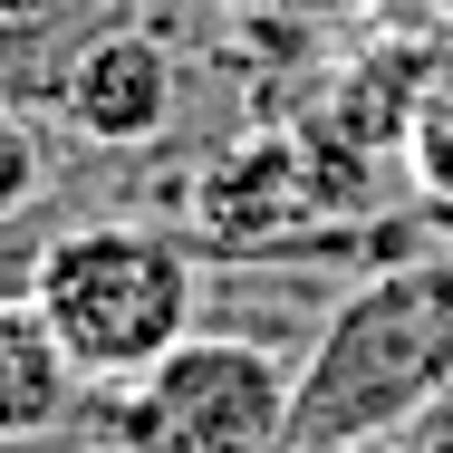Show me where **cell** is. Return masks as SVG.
Here are the masks:
<instances>
[{"mask_svg": "<svg viewBox=\"0 0 453 453\" xmlns=\"http://www.w3.org/2000/svg\"><path fill=\"white\" fill-rule=\"evenodd\" d=\"M453 395V261H395V271L357 280L319 348L299 357V395H289V444L348 453L386 434L395 415Z\"/></svg>", "mask_w": 453, "mask_h": 453, "instance_id": "6da1fadb", "label": "cell"}, {"mask_svg": "<svg viewBox=\"0 0 453 453\" xmlns=\"http://www.w3.org/2000/svg\"><path fill=\"white\" fill-rule=\"evenodd\" d=\"M193 242L155 222H78L58 242H39L29 261V309L58 328V348L78 357L88 386H126L145 366L193 338Z\"/></svg>", "mask_w": 453, "mask_h": 453, "instance_id": "7a4b0ae2", "label": "cell"}, {"mask_svg": "<svg viewBox=\"0 0 453 453\" xmlns=\"http://www.w3.org/2000/svg\"><path fill=\"white\" fill-rule=\"evenodd\" d=\"M299 366L271 338L193 328L183 348L116 386V453H280Z\"/></svg>", "mask_w": 453, "mask_h": 453, "instance_id": "3957f363", "label": "cell"}, {"mask_svg": "<svg viewBox=\"0 0 453 453\" xmlns=\"http://www.w3.org/2000/svg\"><path fill=\"white\" fill-rule=\"evenodd\" d=\"M58 106H68V126H78L88 145H155V135L174 126V106H183V68H174V49H165L155 29L106 19L88 49L68 58Z\"/></svg>", "mask_w": 453, "mask_h": 453, "instance_id": "277c9868", "label": "cell"}, {"mask_svg": "<svg viewBox=\"0 0 453 453\" xmlns=\"http://www.w3.org/2000/svg\"><path fill=\"white\" fill-rule=\"evenodd\" d=\"M319 193L328 183H309V145L299 135H242L193 183V232L212 251H280V242L309 232V203Z\"/></svg>", "mask_w": 453, "mask_h": 453, "instance_id": "5b68a950", "label": "cell"}, {"mask_svg": "<svg viewBox=\"0 0 453 453\" xmlns=\"http://www.w3.org/2000/svg\"><path fill=\"white\" fill-rule=\"evenodd\" d=\"M78 386H88V376H78V357L58 348V328L29 309V289L0 299V444H29V434L68 425Z\"/></svg>", "mask_w": 453, "mask_h": 453, "instance_id": "8992f818", "label": "cell"}, {"mask_svg": "<svg viewBox=\"0 0 453 453\" xmlns=\"http://www.w3.org/2000/svg\"><path fill=\"white\" fill-rule=\"evenodd\" d=\"M405 165H415V183H425L434 203H453V78L415 96V116H405Z\"/></svg>", "mask_w": 453, "mask_h": 453, "instance_id": "52a82bcc", "label": "cell"}, {"mask_svg": "<svg viewBox=\"0 0 453 453\" xmlns=\"http://www.w3.org/2000/svg\"><path fill=\"white\" fill-rule=\"evenodd\" d=\"M39 193H49V145L19 106H0V222H19Z\"/></svg>", "mask_w": 453, "mask_h": 453, "instance_id": "ba28073f", "label": "cell"}, {"mask_svg": "<svg viewBox=\"0 0 453 453\" xmlns=\"http://www.w3.org/2000/svg\"><path fill=\"white\" fill-rule=\"evenodd\" d=\"M348 453H453V395L415 405V415H395L386 434H366V444H348Z\"/></svg>", "mask_w": 453, "mask_h": 453, "instance_id": "9c48e42d", "label": "cell"}]
</instances>
